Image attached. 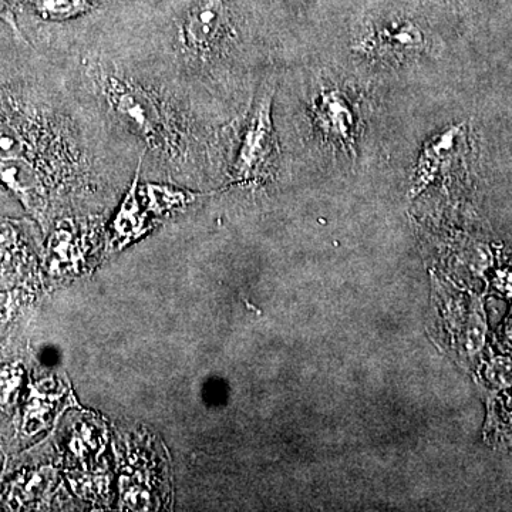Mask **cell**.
<instances>
[{
	"label": "cell",
	"instance_id": "277c9868",
	"mask_svg": "<svg viewBox=\"0 0 512 512\" xmlns=\"http://www.w3.org/2000/svg\"><path fill=\"white\" fill-rule=\"evenodd\" d=\"M0 181L33 214H42L46 207V190L42 175L30 158L0 161Z\"/></svg>",
	"mask_w": 512,
	"mask_h": 512
},
{
	"label": "cell",
	"instance_id": "8992f818",
	"mask_svg": "<svg viewBox=\"0 0 512 512\" xmlns=\"http://www.w3.org/2000/svg\"><path fill=\"white\" fill-rule=\"evenodd\" d=\"M373 45L382 55L409 56L423 47L424 40L414 25H393L377 32Z\"/></svg>",
	"mask_w": 512,
	"mask_h": 512
},
{
	"label": "cell",
	"instance_id": "9c48e42d",
	"mask_svg": "<svg viewBox=\"0 0 512 512\" xmlns=\"http://www.w3.org/2000/svg\"><path fill=\"white\" fill-rule=\"evenodd\" d=\"M0 19H2L3 22L8 23L19 39H23L22 33H20L18 28V23H16L15 13H13L12 6H10L8 0H0Z\"/></svg>",
	"mask_w": 512,
	"mask_h": 512
},
{
	"label": "cell",
	"instance_id": "7a4b0ae2",
	"mask_svg": "<svg viewBox=\"0 0 512 512\" xmlns=\"http://www.w3.org/2000/svg\"><path fill=\"white\" fill-rule=\"evenodd\" d=\"M271 104V92L265 93L256 104L232 171L235 183H259L274 165L276 141L271 119Z\"/></svg>",
	"mask_w": 512,
	"mask_h": 512
},
{
	"label": "cell",
	"instance_id": "52a82bcc",
	"mask_svg": "<svg viewBox=\"0 0 512 512\" xmlns=\"http://www.w3.org/2000/svg\"><path fill=\"white\" fill-rule=\"evenodd\" d=\"M46 20H66L83 15L93 8L94 0H28Z\"/></svg>",
	"mask_w": 512,
	"mask_h": 512
},
{
	"label": "cell",
	"instance_id": "6da1fadb",
	"mask_svg": "<svg viewBox=\"0 0 512 512\" xmlns=\"http://www.w3.org/2000/svg\"><path fill=\"white\" fill-rule=\"evenodd\" d=\"M104 93L111 109L157 153L174 157L183 150L184 131L173 111L146 87L109 76Z\"/></svg>",
	"mask_w": 512,
	"mask_h": 512
},
{
	"label": "cell",
	"instance_id": "5b68a950",
	"mask_svg": "<svg viewBox=\"0 0 512 512\" xmlns=\"http://www.w3.org/2000/svg\"><path fill=\"white\" fill-rule=\"evenodd\" d=\"M318 106L316 117L322 130L340 140H352L355 116L348 101L339 96V93L329 92L320 97Z\"/></svg>",
	"mask_w": 512,
	"mask_h": 512
},
{
	"label": "cell",
	"instance_id": "ba28073f",
	"mask_svg": "<svg viewBox=\"0 0 512 512\" xmlns=\"http://www.w3.org/2000/svg\"><path fill=\"white\" fill-rule=\"evenodd\" d=\"M30 147L22 131L12 121L0 117V161L29 158Z\"/></svg>",
	"mask_w": 512,
	"mask_h": 512
},
{
	"label": "cell",
	"instance_id": "3957f363",
	"mask_svg": "<svg viewBox=\"0 0 512 512\" xmlns=\"http://www.w3.org/2000/svg\"><path fill=\"white\" fill-rule=\"evenodd\" d=\"M229 28L224 0H197L180 26V43L185 55L204 60L214 55Z\"/></svg>",
	"mask_w": 512,
	"mask_h": 512
}]
</instances>
